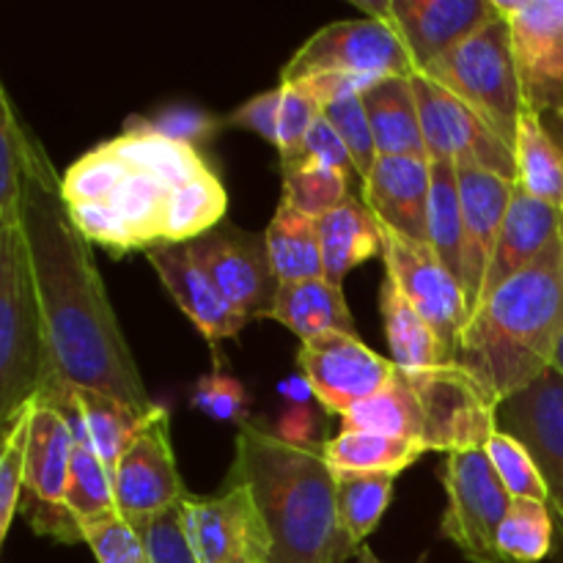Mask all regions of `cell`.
Returning <instances> with one entry per match:
<instances>
[{
  "mask_svg": "<svg viewBox=\"0 0 563 563\" xmlns=\"http://www.w3.org/2000/svg\"><path fill=\"white\" fill-rule=\"evenodd\" d=\"M22 231L31 251L55 374L71 388L104 394L143 416L157 410L110 306L91 242L71 220L60 192V176L44 148H38L22 198Z\"/></svg>",
  "mask_w": 563,
  "mask_h": 563,
  "instance_id": "6da1fadb",
  "label": "cell"
},
{
  "mask_svg": "<svg viewBox=\"0 0 563 563\" xmlns=\"http://www.w3.org/2000/svg\"><path fill=\"white\" fill-rule=\"evenodd\" d=\"M231 482L251 487L269 533V563H346L357 553L344 531L335 471L324 443H289L256 423H242Z\"/></svg>",
  "mask_w": 563,
  "mask_h": 563,
  "instance_id": "7a4b0ae2",
  "label": "cell"
},
{
  "mask_svg": "<svg viewBox=\"0 0 563 563\" xmlns=\"http://www.w3.org/2000/svg\"><path fill=\"white\" fill-rule=\"evenodd\" d=\"M561 339L563 236L478 302L456 339L454 366L500 407L553 368Z\"/></svg>",
  "mask_w": 563,
  "mask_h": 563,
  "instance_id": "3957f363",
  "label": "cell"
},
{
  "mask_svg": "<svg viewBox=\"0 0 563 563\" xmlns=\"http://www.w3.org/2000/svg\"><path fill=\"white\" fill-rule=\"evenodd\" d=\"M55 374L47 324L33 278L31 251L20 225L0 229V423L11 421Z\"/></svg>",
  "mask_w": 563,
  "mask_h": 563,
  "instance_id": "277c9868",
  "label": "cell"
},
{
  "mask_svg": "<svg viewBox=\"0 0 563 563\" xmlns=\"http://www.w3.org/2000/svg\"><path fill=\"white\" fill-rule=\"evenodd\" d=\"M418 75L432 77L438 86L462 99L473 113L493 126L495 135L515 148L517 124L526 113V97L517 75L509 22L504 14Z\"/></svg>",
  "mask_w": 563,
  "mask_h": 563,
  "instance_id": "5b68a950",
  "label": "cell"
},
{
  "mask_svg": "<svg viewBox=\"0 0 563 563\" xmlns=\"http://www.w3.org/2000/svg\"><path fill=\"white\" fill-rule=\"evenodd\" d=\"M445 515L440 537L449 539L471 563H500L498 531L515 498L495 473L487 451H456L445 456Z\"/></svg>",
  "mask_w": 563,
  "mask_h": 563,
  "instance_id": "8992f818",
  "label": "cell"
},
{
  "mask_svg": "<svg viewBox=\"0 0 563 563\" xmlns=\"http://www.w3.org/2000/svg\"><path fill=\"white\" fill-rule=\"evenodd\" d=\"M317 75L410 77L412 60L385 22L372 16L339 20L306 38V44L280 69V82H300Z\"/></svg>",
  "mask_w": 563,
  "mask_h": 563,
  "instance_id": "52a82bcc",
  "label": "cell"
},
{
  "mask_svg": "<svg viewBox=\"0 0 563 563\" xmlns=\"http://www.w3.org/2000/svg\"><path fill=\"white\" fill-rule=\"evenodd\" d=\"M75 449L77 438L69 421L55 407L36 401L20 515L25 511L31 517V526L38 537H49L60 544L86 542L80 526L66 509V487H69Z\"/></svg>",
  "mask_w": 563,
  "mask_h": 563,
  "instance_id": "ba28073f",
  "label": "cell"
},
{
  "mask_svg": "<svg viewBox=\"0 0 563 563\" xmlns=\"http://www.w3.org/2000/svg\"><path fill=\"white\" fill-rule=\"evenodd\" d=\"M379 234H383V253L379 256L385 262V275L405 291L412 308L427 319L432 333L438 335L445 363L454 366L456 339H460L462 328L471 317L462 284L440 262L429 242L407 240L383 223H379Z\"/></svg>",
  "mask_w": 563,
  "mask_h": 563,
  "instance_id": "9c48e42d",
  "label": "cell"
},
{
  "mask_svg": "<svg viewBox=\"0 0 563 563\" xmlns=\"http://www.w3.org/2000/svg\"><path fill=\"white\" fill-rule=\"evenodd\" d=\"M355 5L399 36L412 60V75L427 71L500 16L498 0H355Z\"/></svg>",
  "mask_w": 563,
  "mask_h": 563,
  "instance_id": "30bf717a",
  "label": "cell"
},
{
  "mask_svg": "<svg viewBox=\"0 0 563 563\" xmlns=\"http://www.w3.org/2000/svg\"><path fill=\"white\" fill-rule=\"evenodd\" d=\"M405 374L421 405L423 449L443 451L445 456L487 449L489 438L498 432V405L460 366Z\"/></svg>",
  "mask_w": 563,
  "mask_h": 563,
  "instance_id": "8fae6325",
  "label": "cell"
},
{
  "mask_svg": "<svg viewBox=\"0 0 563 563\" xmlns=\"http://www.w3.org/2000/svg\"><path fill=\"white\" fill-rule=\"evenodd\" d=\"M416 88L418 110H421L423 143L432 163L449 159L456 165H476L487 168L504 179L517 181L515 148L495 135L493 126L473 113L462 99L445 91L443 86L427 75H410Z\"/></svg>",
  "mask_w": 563,
  "mask_h": 563,
  "instance_id": "7c38bea8",
  "label": "cell"
},
{
  "mask_svg": "<svg viewBox=\"0 0 563 563\" xmlns=\"http://www.w3.org/2000/svg\"><path fill=\"white\" fill-rule=\"evenodd\" d=\"M511 31L526 110L563 113V0H498Z\"/></svg>",
  "mask_w": 563,
  "mask_h": 563,
  "instance_id": "4fadbf2b",
  "label": "cell"
},
{
  "mask_svg": "<svg viewBox=\"0 0 563 563\" xmlns=\"http://www.w3.org/2000/svg\"><path fill=\"white\" fill-rule=\"evenodd\" d=\"M181 517L201 563H269V533L247 484L229 478L212 498L187 495Z\"/></svg>",
  "mask_w": 563,
  "mask_h": 563,
  "instance_id": "5bb4252c",
  "label": "cell"
},
{
  "mask_svg": "<svg viewBox=\"0 0 563 563\" xmlns=\"http://www.w3.org/2000/svg\"><path fill=\"white\" fill-rule=\"evenodd\" d=\"M297 366L324 410L341 418L379 394L399 374L394 361L377 355L357 339V333H324L302 341Z\"/></svg>",
  "mask_w": 563,
  "mask_h": 563,
  "instance_id": "9a60e30c",
  "label": "cell"
},
{
  "mask_svg": "<svg viewBox=\"0 0 563 563\" xmlns=\"http://www.w3.org/2000/svg\"><path fill=\"white\" fill-rule=\"evenodd\" d=\"M198 267L212 278L220 295L247 319H267L278 297L280 280L275 278L267 256V240L258 234L220 223L198 240L187 242Z\"/></svg>",
  "mask_w": 563,
  "mask_h": 563,
  "instance_id": "2e32d148",
  "label": "cell"
},
{
  "mask_svg": "<svg viewBox=\"0 0 563 563\" xmlns=\"http://www.w3.org/2000/svg\"><path fill=\"white\" fill-rule=\"evenodd\" d=\"M498 429L520 440L548 487V504L563 537V377L555 368L498 407Z\"/></svg>",
  "mask_w": 563,
  "mask_h": 563,
  "instance_id": "e0dca14e",
  "label": "cell"
},
{
  "mask_svg": "<svg viewBox=\"0 0 563 563\" xmlns=\"http://www.w3.org/2000/svg\"><path fill=\"white\" fill-rule=\"evenodd\" d=\"M115 506L121 517H146L179 506L185 482L170 449V421L163 407L152 412L115 462Z\"/></svg>",
  "mask_w": 563,
  "mask_h": 563,
  "instance_id": "ac0fdd59",
  "label": "cell"
},
{
  "mask_svg": "<svg viewBox=\"0 0 563 563\" xmlns=\"http://www.w3.org/2000/svg\"><path fill=\"white\" fill-rule=\"evenodd\" d=\"M456 181L462 196V291L473 313L515 196V181L476 165H456Z\"/></svg>",
  "mask_w": 563,
  "mask_h": 563,
  "instance_id": "d6986e66",
  "label": "cell"
},
{
  "mask_svg": "<svg viewBox=\"0 0 563 563\" xmlns=\"http://www.w3.org/2000/svg\"><path fill=\"white\" fill-rule=\"evenodd\" d=\"M148 262H152L154 273L159 275L165 289L170 291V297L179 302L181 311L190 317V322L201 330L209 344L236 339L245 330V324L251 322L220 295L212 278L198 267L187 242L185 245L152 247Z\"/></svg>",
  "mask_w": 563,
  "mask_h": 563,
  "instance_id": "ffe728a7",
  "label": "cell"
},
{
  "mask_svg": "<svg viewBox=\"0 0 563 563\" xmlns=\"http://www.w3.org/2000/svg\"><path fill=\"white\" fill-rule=\"evenodd\" d=\"M563 236V212L550 203L539 201L531 192L522 190L515 181V196H511L509 212H506L504 225H500L498 242H495L493 258H489L487 275H484L482 297L478 302L487 300L495 289L531 267L553 242ZM476 311V308H473Z\"/></svg>",
  "mask_w": 563,
  "mask_h": 563,
  "instance_id": "44dd1931",
  "label": "cell"
},
{
  "mask_svg": "<svg viewBox=\"0 0 563 563\" xmlns=\"http://www.w3.org/2000/svg\"><path fill=\"white\" fill-rule=\"evenodd\" d=\"M432 159L379 157L372 179L363 185V203L374 218L412 242H427Z\"/></svg>",
  "mask_w": 563,
  "mask_h": 563,
  "instance_id": "7402d4cb",
  "label": "cell"
},
{
  "mask_svg": "<svg viewBox=\"0 0 563 563\" xmlns=\"http://www.w3.org/2000/svg\"><path fill=\"white\" fill-rule=\"evenodd\" d=\"M379 157H429L416 88L405 75L377 77L361 91Z\"/></svg>",
  "mask_w": 563,
  "mask_h": 563,
  "instance_id": "603a6c76",
  "label": "cell"
},
{
  "mask_svg": "<svg viewBox=\"0 0 563 563\" xmlns=\"http://www.w3.org/2000/svg\"><path fill=\"white\" fill-rule=\"evenodd\" d=\"M267 319L286 324L302 341H311L324 333H355V319L346 308L344 291L324 275L280 284Z\"/></svg>",
  "mask_w": 563,
  "mask_h": 563,
  "instance_id": "cb8c5ba5",
  "label": "cell"
},
{
  "mask_svg": "<svg viewBox=\"0 0 563 563\" xmlns=\"http://www.w3.org/2000/svg\"><path fill=\"white\" fill-rule=\"evenodd\" d=\"M317 229L319 245H322L324 278L339 286L352 269L383 253L379 220L363 203V198L350 196L339 209L317 220Z\"/></svg>",
  "mask_w": 563,
  "mask_h": 563,
  "instance_id": "d4e9b609",
  "label": "cell"
},
{
  "mask_svg": "<svg viewBox=\"0 0 563 563\" xmlns=\"http://www.w3.org/2000/svg\"><path fill=\"white\" fill-rule=\"evenodd\" d=\"M379 311H383L385 339H388L390 361L401 372H432V368L449 366L440 350L438 335L432 333L427 319L412 308L405 291L385 275L379 286Z\"/></svg>",
  "mask_w": 563,
  "mask_h": 563,
  "instance_id": "484cf974",
  "label": "cell"
},
{
  "mask_svg": "<svg viewBox=\"0 0 563 563\" xmlns=\"http://www.w3.org/2000/svg\"><path fill=\"white\" fill-rule=\"evenodd\" d=\"M110 148H113L132 170H143V174L157 176V179H163L170 190H179V187L190 185V181L209 174L207 163H203L196 146L181 141H170V137L143 130V126L130 124V121L124 124V135L110 141Z\"/></svg>",
  "mask_w": 563,
  "mask_h": 563,
  "instance_id": "4316f807",
  "label": "cell"
},
{
  "mask_svg": "<svg viewBox=\"0 0 563 563\" xmlns=\"http://www.w3.org/2000/svg\"><path fill=\"white\" fill-rule=\"evenodd\" d=\"M517 185L539 201L563 212V148L544 119L526 110L517 124L515 141Z\"/></svg>",
  "mask_w": 563,
  "mask_h": 563,
  "instance_id": "83f0119b",
  "label": "cell"
},
{
  "mask_svg": "<svg viewBox=\"0 0 563 563\" xmlns=\"http://www.w3.org/2000/svg\"><path fill=\"white\" fill-rule=\"evenodd\" d=\"M264 240H267L269 264H273V273L280 284H295V280L322 278L324 275L317 220L297 212L286 201H280L275 209Z\"/></svg>",
  "mask_w": 563,
  "mask_h": 563,
  "instance_id": "f1b7e54d",
  "label": "cell"
},
{
  "mask_svg": "<svg viewBox=\"0 0 563 563\" xmlns=\"http://www.w3.org/2000/svg\"><path fill=\"white\" fill-rule=\"evenodd\" d=\"M38 143L27 135L9 91L0 86V229L22 223V198L38 157Z\"/></svg>",
  "mask_w": 563,
  "mask_h": 563,
  "instance_id": "f546056e",
  "label": "cell"
},
{
  "mask_svg": "<svg viewBox=\"0 0 563 563\" xmlns=\"http://www.w3.org/2000/svg\"><path fill=\"white\" fill-rule=\"evenodd\" d=\"M423 454L429 451L416 440L357 432V429H341L339 438L324 440V456L333 471L396 473L399 476L401 471L416 465Z\"/></svg>",
  "mask_w": 563,
  "mask_h": 563,
  "instance_id": "4dcf8cb0",
  "label": "cell"
},
{
  "mask_svg": "<svg viewBox=\"0 0 563 563\" xmlns=\"http://www.w3.org/2000/svg\"><path fill=\"white\" fill-rule=\"evenodd\" d=\"M344 429H357V432H377L388 438H405L421 443L423 438V418L421 405L412 383L405 372L394 377V383L385 385L372 399L361 401L341 418ZM423 445V443H421Z\"/></svg>",
  "mask_w": 563,
  "mask_h": 563,
  "instance_id": "1f68e13d",
  "label": "cell"
},
{
  "mask_svg": "<svg viewBox=\"0 0 563 563\" xmlns=\"http://www.w3.org/2000/svg\"><path fill=\"white\" fill-rule=\"evenodd\" d=\"M396 473H352L335 471V495L344 531L357 548H366V539L383 522L394 498Z\"/></svg>",
  "mask_w": 563,
  "mask_h": 563,
  "instance_id": "d6a6232c",
  "label": "cell"
},
{
  "mask_svg": "<svg viewBox=\"0 0 563 563\" xmlns=\"http://www.w3.org/2000/svg\"><path fill=\"white\" fill-rule=\"evenodd\" d=\"M427 242L462 284V196L460 181H456V163H449V159L432 163Z\"/></svg>",
  "mask_w": 563,
  "mask_h": 563,
  "instance_id": "836d02e7",
  "label": "cell"
},
{
  "mask_svg": "<svg viewBox=\"0 0 563 563\" xmlns=\"http://www.w3.org/2000/svg\"><path fill=\"white\" fill-rule=\"evenodd\" d=\"M66 509L75 517L80 531L119 515L113 467L97 451L80 443H77L75 460H71L69 487H66Z\"/></svg>",
  "mask_w": 563,
  "mask_h": 563,
  "instance_id": "e575fe53",
  "label": "cell"
},
{
  "mask_svg": "<svg viewBox=\"0 0 563 563\" xmlns=\"http://www.w3.org/2000/svg\"><path fill=\"white\" fill-rule=\"evenodd\" d=\"M170 190L163 179L143 170H132L130 179L115 192L113 203L130 229L135 247L165 245V220H168Z\"/></svg>",
  "mask_w": 563,
  "mask_h": 563,
  "instance_id": "d590c367",
  "label": "cell"
},
{
  "mask_svg": "<svg viewBox=\"0 0 563 563\" xmlns=\"http://www.w3.org/2000/svg\"><path fill=\"white\" fill-rule=\"evenodd\" d=\"M225 207H229V196L212 170L174 190L168 220H165V245H185L218 229L225 218Z\"/></svg>",
  "mask_w": 563,
  "mask_h": 563,
  "instance_id": "8d00e7d4",
  "label": "cell"
},
{
  "mask_svg": "<svg viewBox=\"0 0 563 563\" xmlns=\"http://www.w3.org/2000/svg\"><path fill=\"white\" fill-rule=\"evenodd\" d=\"M284 201L311 220H322L350 198V176L319 159L284 165Z\"/></svg>",
  "mask_w": 563,
  "mask_h": 563,
  "instance_id": "74e56055",
  "label": "cell"
},
{
  "mask_svg": "<svg viewBox=\"0 0 563 563\" xmlns=\"http://www.w3.org/2000/svg\"><path fill=\"white\" fill-rule=\"evenodd\" d=\"M555 517L542 500H515L498 531L500 563H539L553 550Z\"/></svg>",
  "mask_w": 563,
  "mask_h": 563,
  "instance_id": "f35d334b",
  "label": "cell"
},
{
  "mask_svg": "<svg viewBox=\"0 0 563 563\" xmlns=\"http://www.w3.org/2000/svg\"><path fill=\"white\" fill-rule=\"evenodd\" d=\"M132 168L110 148V143H102L93 152L82 154L64 176H60V192H64L66 207L77 203H108L113 201L115 192L121 190L130 179Z\"/></svg>",
  "mask_w": 563,
  "mask_h": 563,
  "instance_id": "ab89813d",
  "label": "cell"
},
{
  "mask_svg": "<svg viewBox=\"0 0 563 563\" xmlns=\"http://www.w3.org/2000/svg\"><path fill=\"white\" fill-rule=\"evenodd\" d=\"M36 401L22 407L3 427V451H0V542H5L14 517L20 515L22 495H25L27 473V443H31V421Z\"/></svg>",
  "mask_w": 563,
  "mask_h": 563,
  "instance_id": "60d3db41",
  "label": "cell"
},
{
  "mask_svg": "<svg viewBox=\"0 0 563 563\" xmlns=\"http://www.w3.org/2000/svg\"><path fill=\"white\" fill-rule=\"evenodd\" d=\"M484 451H487L495 473H498L504 487L511 493V498L542 500V504H548V487H544L542 473H539L537 462H533V456L528 454V449L520 443V440L498 429V432L489 438L487 449Z\"/></svg>",
  "mask_w": 563,
  "mask_h": 563,
  "instance_id": "b9f144b4",
  "label": "cell"
},
{
  "mask_svg": "<svg viewBox=\"0 0 563 563\" xmlns=\"http://www.w3.org/2000/svg\"><path fill=\"white\" fill-rule=\"evenodd\" d=\"M324 119L335 126V132L341 135L344 146L350 148V157L355 163L357 179L361 187L372 179L374 165H377L379 152L377 143H374L372 124H368L366 108H363L361 93H346V97L335 99V102L324 104Z\"/></svg>",
  "mask_w": 563,
  "mask_h": 563,
  "instance_id": "7bdbcfd3",
  "label": "cell"
},
{
  "mask_svg": "<svg viewBox=\"0 0 563 563\" xmlns=\"http://www.w3.org/2000/svg\"><path fill=\"white\" fill-rule=\"evenodd\" d=\"M324 108L319 99L308 91L306 82H280V113H278V148L280 165H289L300 157L302 143L313 130Z\"/></svg>",
  "mask_w": 563,
  "mask_h": 563,
  "instance_id": "ee69618b",
  "label": "cell"
},
{
  "mask_svg": "<svg viewBox=\"0 0 563 563\" xmlns=\"http://www.w3.org/2000/svg\"><path fill=\"white\" fill-rule=\"evenodd\" d=\"M154 563H201L187 539L181 504L146 517H130Z\"/></svg>",
  "mask_w": 563,
  "mask_h": 563,
  "instance_id": "f6af8a7d",
  "label": "cell"
},
{
  "mask_svg": "<svg viewBox=\"0 0 563 563\" xmlns=\"http://www.w3.org/2000/svg\"><path fill=\"white\" fill-rule=\"evenodd\" d=\"M82 539L91 548L97 563H154L130 517L115 515L97 522L82 531Z\"/></svg>",
  "mask_w": 563,
  "mask_h": 563,
  "instance_id": "bcb514c9",
  "label": "cell"
},
{
  "mask_svg": "<svg viewBox=\"0 0 563 563\" xmlns=\"http://www.w3.org/2000/svg\"><path fill=\"white\" fill-rule=\"evenodd\" d=\"M71 220L80 229V234L86 236L91 245L104 247L113 256H121V253L132 251L135 242H132L130 229L121 220L119 209L113 203H77V207H69Z\"/></svg>",
  "mask_w": 563,
  "mask_h": 563,
  "instance_id": "7dc6e473",
  "label": "cell"
},
{
  "mask_svg": "<svg viewBox=\"0 0 563 563\" xmlns=\"http://www.w3.org/2000/svg\"><path fill=\"white\" fill-rule=\"evenodd\" d=\"M192 410L203 412L207 418L220 423H245L247 394L236 379L212 372L196 385L190 399Z\"/></svg>",
  "mask_w": 563,
  "mask_h": 563,
  "instance_id": "c3c4849f",
  "label": "cell"
},
{
  "mask_svg": "<svg viewBox=\"0 0 563 563\" xmlns=\"http://www.w3.org/2000/svg\"><path fill=\"white\" fill-rule=\"evenodd\" d=\"M130 124L143 126L148 132H157V135L170 137V141H181V143H190L196 146L198 141H207L212 137L214 132L223 126V121L214 119V115L203 113V110L196 108H170L165 110L163 115L157 119H130Z\"/></svg>",
  "mask_w": 563,
  "mask_h": 563,
  "instance_id": "681fc988",
  "label": "cell"
},
{
  "mask_svg": "<svg viewBox=\"0 0 563 563\" xmlns=\"http://www.w3.org/2000/svg\"><path fill=\"white\" fill-rule=\"evenodd\" d=\"M278 113H280V86L269 88V91L258 93V97L247 99L245 104L231 110V113L223 119V126H242V130H251L275 146V143H278Z\"/></svg>",
  "mask_w": 563,
  "mask_h": 563,
  "instance_id": "f907efd6",
  "label": "cell"
},
{
  "mask_svg": "<svg viewBox=\"0 0 563 563\" xmlns=\"http://www.w3.org/2000/svg\"><path fill=\"white\" fill-rule=\"evenodd\" d=\"M297 159H319V163L333 165V168L344 170L350 179L352 176H357L355 163H352V157H350V148L344 146V141H341V135L335 132V126L330 124L324 115L317 121V124H313V130L308 132L306 143H302V152ZM280 168H284V165H280Z\"/></svg>",
  "mask_w": 563,
  "mask_h": 563,
  "instance_id": "816d5d0a",
  "label": "cell"
},
{
  "mask_svg": "<svg viewBox=\"0 0 563 563\" xmlns=\"http://www.w3.org/2000/svg\"><path fill=\"white\" fill-rule=\"evenodd\" d=\"M280 438L289 443H313V416L308 407H291L280 421Z\"/></svg>",
  "mask_w": 563,
  "mask_h": 563,
  "instance_id": "f5cc1de1",
  "label": "cell"
},
{
  "mask_svg": "<svg viewBox=\"0 0 563 563\" xmlns=\"http://www.w3.org/2000/svg\"><path fill=\"white\" fill-rule=\"evenodd\" d=\"M278 390L286 396V399L291 401V407H306L308 399L313 396L311 383H308L302 374H295V377H289L286 383H280Z\"/></svg>",
  "mask_w": 563,
  "mask_h": 563,
  "instance_id": "db71d44e",
  "label": "cell"
},
{
  "mask_svg": "<svg viewBox=\"0 0 563 563\" xmlns=\"http://www.w3.org/2000/svg\"><path fill=\"white\" fill-rule=\"evenodd\" d=\"M544 119V124H548V130L553 132V137L555 141L561 143V148H563V113H555V115H542Z\"/></svg>",
  "mask_w": 563,
  "mask_h": 563,
  "instance_id": "11a10c76",
  "label": "cell"
},
{
  "mask_svg": "<svg viewBox=\"0 0 563 563\" xmlns=\"http://www.w3.org/2000/svg\"><path fill=\"white\" fill-rule=\"evenodd\" d=\"M357 563H385V561H379L368 548H361V553H357Z\"/></svg>",
  "mask_w": 563,
  "mask_h": 563,
  "instance_id": "9f6ffc18",
  "label": "cell"
},
{
  "mask_svg": "<svg viewBox=\"0 0 563 563\" xmlns=\"http://www.w3.org/2000/svg\"><path fill=\"white\" fill-rule=\"evenodd\" d=\"M553 368H555V372H559L561 377H563V339H561L559 350H555V361H553Z\"/></svg>",
  "mask_w": 563,
  "mask_h": 563,
  "instance_id": "6f0895ef",
  "label": "cell"
}]
</instances>
